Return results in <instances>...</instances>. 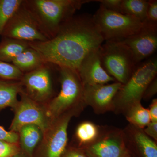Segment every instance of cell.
Listing matches in <instances>:
<instances>
[{
    "label": "cell",
    "instance_id": "obj_29",
    "mask_svg": "<svg viewBox=\"0 0 157 157\" xmlns=\"http://www.w3.org/2000/svg\"><path fill=\"white\" fill-rule=\"evenodd\" d=\"M157 92V79L155 77L149 84L144 94L143 98L144 99L148 100L150 99L154 95H155Z\"/></svg>",
    "mask_w": 157,
    "mask_h": 157
},
{
    "label": "cell",
    "instance_id": "obj_17",
    "mask_svg": "<svg viewBox=\"0 0 157 157\" xmlns=\"http://www.w3.org/2000/svg\"><path fill=\"white\" fill-rule=\"evenodd\" d=\"M22 87L20 82L0 80V110L7 107L15 108L18 102L17 94L24 91Z\"/></svg>",
    "mask_w": 157,
    "mask_h": 157
},
{
    "label": "cell",
    "instance_id": "obj_11",
    "mask_svg": "<svg viewBox=\"0 0 157 157\" xmlns=\"http://www.w3.org/2000/svg\"><path fill=\"white\" fill-rule=\"evenodd\" d=\"M46 65L24 74L20 82L25 87L24 92L38 103L47 101L52 94L50 72Z\"/></svg>",
    "mask_w": 157,
    "mask_h": 157
},
{
    "label": "cell",
    "instance_id": "obj_27",
    "mask_svg": "<svg viewBox=\"0 0 157 157\" xmlns=\"http://www.w3.org/2000/svg\"><path fill=\"white\" fill-rule=\"evenodd\" d=\"M101 6L110 11L121 13V4L122 0H97Z\"/></svg>",
    "mask_w": 157,
    "mask_h": 157
},
{
    "label": "cell",
    "instance_id": "obj_34",
    "mask_svg": "<svg viewBox=\"0 0 157 157\" xmlns=\"http://www.w3.org/2000/svg\"><path fill=\"white\" fill-rule=\"evenodd\" d=\"M126 157H128V155Z\"/></svg>",
    "mask_w": 157,
    "mask_h": 157
},
{
    "label": "cell",
    "instance_id": "obj_25",
    "mask_svg": "<svg viewBox=\"0 0 157 157\" xmlns=\"http://www.w3.org/2000/svg\"><path fill=\"white\" fill-rule=\"evenodd\" d=\"M148 2L146 18L142 23L149 26L157 27V1L150 0Z\"/></svg>",
    "mask_w": 157,
    "mask_h": 157
},
{
    "label": "cell",
    "instance_id": "obj_8",
    "mask_svg": "<svg viewBox=\"0 0 157 157\" xmlns=\"http://www.w3.org/2000/svg\"><path fill=\"white\" fill-rule=\"evenodd\" d=\"M2 34L9 39L28 42L49 39L23 3L9 21Z\"/></svg>",
    "mask_w": 157,
    "mask_h": 157
},
{
    "label": "cell",
    "instance_id": "obj_7",
    "mask_svg": "<svg viewBox=\"0 0 157 157\" xmlns=\"http://www.w3.org/2000/svg\"><path fill=\"white\" fill-rule=\"evenodd\" d=\"M20 94L21 99L14 108L15 114L10 132L17 133L24 126L33 124L39 127L42 134H45L52 123L46 109L32 100L24 91Z\"/></svg>",
    "mask_w": 157,
    "mask_h": 157
},
{
    "label": "cell",
    "instance_id": "obj_23",
    "mask_svg": "<svg viewBox=\"0 0 157 157\" xmlns=\"http://www.w3.org/2000/svg\"><path fill=\"white\" fill-rule=\"evenodd\" d=\"M98 128L95 124L86 121L78 126L76 131V136L79 143L86 145L97 139L99 134Z\"/></svg>",
    "mask_w": 157,
    "mask_h": 157
},
{
    "label": "cell",
    "instance_id": "obj_12",
    "mask_svg": "<svg viewBox=\"0 0 157 157\" xmlns=\"http://www.w3.org/2000/svg\"><path fill=\"white\" fill-rule=\"evenodd\" d=\"M121 42L132 52L137 65L156 51L157 27L143 24L138 32Z\"/></svg>",
    "mask_w": 157,
    "mask_h": 157
},
{
    "label": "cell",
    "instance_id": "obj_30",
    "mask_svg": "<svg viewBox=\"0 0 157 157\" xmlns=\"http://www.w3.org/2000/svg\"><path fill=\"white\" fill-rule=\"evenodd\" d=\"M144 132L150 138H152L155 141L157 140V122L151 121L145 128Z\"/></svg>",
    "mask_w": 157,
    "mask_h": 157
},
{
    "label": "cell",
    "instance_id": "obj_18",
    "mask_svg": "<svg viewBox=\"0 0 157 157\" xmlns=\"http://www.w3.org/2000/svg\"><path fill=\"white\" fill-rule=\"evenodd\" d=\"M29 47V42L7 38L0 44V60L9 63Z\"/></svg>",
    "mask_w": 157,
    "mask_h": 157
},
{
    "label": "cell",
    "instance_id": "obj_9",
    "mask_svg": "<svg viewBox=\"0 0 157 157\" xmlns=\"http://www.w3.org/2000/svg\"><path fill=\"white\" fill-rule=\"evenodd\" d=\"M124 132L112 130L99 135L91 143L85 145L89 157H126L128 155Z\"/></svg>",
    "mask_w": 157,
    "mask_h": 157
},
{
    "label": "cell",
    "instance_id": "obj_6",
    "mask_svg": "<svg viewBox=\"0 0 157 157\" xmlns=\"http://www.w3.org/2000/svg\"><path fill=\"white\" fill-rule=\"evenodd\" d=\"M103 67L117 82L124 84L136 67L132 52L121 41H106L100 48Z\"/></svg>",
    "mask_w": 157,
    "mask_h": 157
},
{
    "label": "cell",
    "instance_id": "obj_3",
    "mask_svg": "<svg viewBox=\"0 0 157 157\" xmlns=\"http://www.w3.org/2000/svg\"><path fill=\"white\" fill-rule=\"evenodd\" d=\"M59 68L61 89L46 109L52 123L66 113H74L73 109L85 105L83 85L77 71L69 68Z\"/></svg>",
    "mask_w": 157,
    "mask_h": 157
},
{
    "label": "cell",
    "instance_id": "obj_32",
    "mask_svg": "<svg viewBox=\"0 0 157 157\" xmlns=\"http://www.w3.org/2000/svg\"><path fill=\"white\" fill-rule=\"evenodd\" d=\"M63 157H89L81 152L77 151H70L67 152Z\"/></svg>",
    "mask_w": 157,
    "mask_h": 157
},
{
    "label": "cell",
    "instance_id": "obj_24",
    "mask_svg": "<svg viewBox=\"0 0 157 157\" xmlns=\"http://www.w3.org/2000/svg\"><path fill=\"white\" fill-rule=\"evenodd\" d=\"M23 74L12 64L0 60V78L7 80L21 79Z\"/></svg>",
    "mask_w": 157,
    "mask_h": 157
},
{
    "label": "cell",
    "instance_id": "obj_10",
    "mask_svg": "<svg viewBox=\"0 0 157 157\" xmlns=\"http://www.w3.org/2000/svg\"><path fill=\"white\" fill-rule=\"evenodd\" d=\"M115 82L111 84L83 85V100L97 113L114 109L113 100L122 86Z\"/></svg>",
    "mask_w": 157,
    "mask_h": 157
},
{
    "label": "cell",
    "instance_id": "obj_33",
    "mask_svg": "<svg viewBox=\"0 0 157 157\" xmlns=\"http://www.w3.org/2000/svg\"><path fill=\"white\" fill-rule=\"evenodd\" d=\"M12 157H21L19 155H18V154H17L16 155H15L14 156Z\"/></svg>",
    "mask_w": 157,
    "mask_h": 157
},
{
    "label": "cell",
    "instance_id": "obj_13",
    "mask_svg": "<svg viewBox=\"0 0 157 157\" xmlns=\"http://www.w3.org/2000/svg\"><path fill=\"white\" fill-rule=\"evenodd\" d=\"M74 113H68L52 122L45 135L46 157H61L68 141L67 128Z\"/></svg>",
    "mask_w": 157,
    "mask_h": 157
},
{
    "label": "cell",
    "instance_id": "obj_26",
    "mask_svg": "<svg viewBox=\"0 0 157 157\" xmlns=\"http://www.w3.org/2000/svg\"><path fill=\"white\" fill-rule=\"evenodd\" d=\"M18 151L16 143L0 140V157H12L18 154Z\"/></svg>",
    "mask_w": 157,
    "mask_h": 157
},
{
    "label": "cell",
    "instance_id": "obj_19",
    "mask_svg": "<svg viewBox=\"0 0 157 157\" xmlns=\"http://www.w3.org/2000/svg\"><path fill=\"white\" fill-rule=\"evenodd\" d=\"M19 139L21 147L29 154L31 155L42 137V131L33 124L24 126L19 131Z\"/></svg>",
    "mask_w": 157,
    "mask_h": 157
},
{
    "label": "cell",
    "instance_id": "obj_16",
    "mask_svg": "<svg viewBox=\"0 0 157 157\" xmlns=\"http://www.w3.org/2000/svg\"><path fill=\"white\" fill-rule=\"evenodd\" d=\"M12 64L24 74L46 64L39 52L29 47L12 62Z\"/></svg>",
    "mask_w": 157,
    "mask_h": 157
},
{
    "label": "cell",
    "instance_id": "obj_14",
    "mask_svg": "<svg viewBox=\"0 0 157 157\" xmlns=\"http://www.w3.org/2000/svg\"><path fill=\"white\" fill-rule=\"evenodd\" d=\"M100 48L90 53L82 62L77 70L83 85L105 84L110 82H117L103 67Z\"/></svg>",
    "mask_w": 157,
    "mask_h": 157
},
{
    "label": "cell",
    "instance_id": "obj_21",
    "mask_svg": "<svg viewBox=\"0 0 157 157\" xmlns=\"http://www.w3.org/2000/svg\"><path fill=\"white\" fill-rule=\"evenodd\" d=\"M148 1L144 0H122L121 14L136 17L142 22L146 17Z\"/></svg>",
    "mask_w": 157,
    "mask_h": 157
},
{
    "label": "cell",
    "instance_id": "obj_20",
    "mask_svg": "<svg viewBox=\"0 0 157 157\" xmlns=\"http://www.w3.org/2000/svg\"><path fill=\"white\" fill-rule=\"evenodd\" d=\"M125 112L127 120L138 128L143 129L151 121L148 109L144 107L140 102L130 106Z\"/></svg>",
    "mask_w": 157,
    "mask_h": 157
},
{
    "label": "cell",
    "instance_id": "obj_28",
    "mask_svg": "<svg viewBox=\"0 0 157 157\" xmlns=\"http://www.w3.org/2000/svg\"><path fill=\"white\" fill-rule=\"evenodd\" d=\"M19 139V135L15 132H8L0 126V140H5L11 143H17Z\"/></svg>",
    "mask_w": 157,
    "mask_h": 157
},
{
    "label": "cell",
    "instance_id": "obj_5",
    "mask_svg": "<svg viewBox=\"0 0 157 157\" xmlns=\"http://www.w3.org/2000/svg\"><path fill=\"white\" fill-rule=\"evenodd\" d=\"M106 41H121L140 30L143 23L136 17L110 11L100 6L93 16Z\"/></svg>",
    "mask_w": 157,
    "mask_h": 157
},
{
    "label": "cell",
    "instance_id": "obj_31",
    "mask_svg": "<svg viewBox=\"0 0 157 157\" xmlns=\"http://www.w3.org/2000/svg\"><path fill=\"white\" fill-rule=\"evenodd\" d=\"M151 121L157 122V100L155 99L152 101L148 109Z\"/></svg>",
    "mask_w": 157,
    "mask_h": 157
},
{
    "label": "cell",
    "instance_id": "obj_1",
    "mask_svg": "<svg viewBox=\"0 0 157 157\" xmlns=\"http://www.w3.org/2000/svg\"><path fill=\"white\" fill-rule=\"evenodd\" d=\"M104 41L93 16L85 14L73 16L65 21L47 41L29 44L46 64L77 71L84 59L100 48Z\"/></svg>",
    "mask_w": 157,
    "mask_h": 157
},
{
    "label": "cell",
    "instance_id": "obj_22",
    "mask_svg": "<svg viewBox=\"0 0 157 157\" xmlns=\"http://www.w3.org/2000/svg\"><path fill=\"white\" fill-rule=\"evenodd\" d=\"M23 2V0H0V36Z\"/></svg>",
    "mask_w": 157,
    "mask_h": 157
},
{
    "label": "cell",
    "instance_id": "obj_4",
    "mask_svg": "<svg viewBox=\"0 0 157 157\" xmlns=\"http://www.w3.org/2000/svg\"><path fill=\"white\" fill-rule=\"evenodd\" d=\"M157 73L156 58L136 66L131 77L122 85L113 100L114 109L125 112L133 104L140 102L144 94Z\"/></svg>",
    "mask_w": 157,
    "mask_h": 157
},
{
    "label": "cell",
    "instance_id": "obj_2",
    "mask_svg": "<svg viewBox=\"0 0 157 157\" xmlns=\"http://www.w3.org/2000/svg\"><path fill=\"white\" fill-rule=\"evenodd\" d=\"M90 0H27L23 4L30 12L48 39L59 28L74 16V13Z\"/></svg>",
    "mask_w": 157,
    "mask_h": 157
},
{
    "label": "cell",
    "instance_id": "obj_15",
    "mask_svg": "<svg viewBox=\"0 0 157 157\" xmlns=\"http://www.w3.org/2000/svg\"><path fill=\"white\" fill-rule=\"evenodd\" d=\"M128 141L132 143L143 157H157V145L155 141L143 131L131 125L128 128Z\"/></svg>",
    "mask_w": 157,
    "mask_h": 157
}]
</instances>
